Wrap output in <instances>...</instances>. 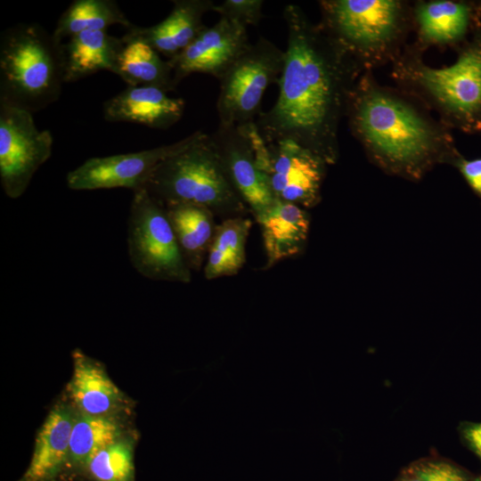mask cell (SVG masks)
I'll list each match as a JSON object with an SVG mask.
<instances>
[{
    "label": "cell",
    "instance_id": "4fadbf2b",
    "mask_svg": "<svg viewBox=\"0 0 481 481\" xmlns=\"http://www.w3.org/2000/svg\"><path fill=\"white\" fill-rule=\"evenodd\" d=\"M416 32L413 47L422 53L429 46H457L481 29V2L418 1L412 7Z\"/></svg>",
    "mask_w": 481,
    "mask_h": 481
},
{
    "label": "cell",
    "instance_id": "7c38bea8",
    "mask_svg": "<svg viewBox=\"0 0 481 481\" xmlns=\"http://www.w3.org/2000/svg\"><path fill=\"white\" fill-rule=\"evenodd\" d=\"M247 27L226 17H220L179 54L168 60L175 83L192 73H204L218 80L247 50Z\"/></svg>",
    "mask_w": 481,
    "mask_h": 481
},
{
    "label": "cell",
    "instance_id": "603a6c76",
    "mask_svg": "<svg viewBox=\"0 0 481 481\" xmlns=\"http://www.w3.org/2000/svg\"><path fill=\"white\" fill-rule=\"evenodd\" d=\"M251 221L244 216L224 219L216 225L204 265V276L214 280L239 273L246 261V242Z\"/></svg>",
    "mask_w": 481,
    "mask_h": 481
},
{
    "label": "cell",
    "instance_id": "4dcf8cb0",
    "mask_svg": "<svg viewBox=\"0 0 481 481\" xmlns=\"http://www.w3.org/2000/svg\"><path fill=\"white\" fill-rule=\"evenodd\" d=\"M396 481H423V480L410 467L400 474Z\"/></svg>",
    "mask_w": 481,
    "mask_h": 481
},
{
    "label": "cell",
    "instance_id": "2e32d148",
    "mask_svg": "<svg viewBox=\"0 0 481 481\" xmlns=\"http://www.w3.org/2000/svg\"><path fill=\"white\" fill-rule=\"evenodd\" d=\"M171 12L159 23L151 27L132 25L125 36L140 39L156 52L174 58L183 51L207 26L202 19L214 11L212 0H175Z\"/></svg>",
    "mask_w": 481,
    "mask_h": 481
},
{
    "label": "cell",
    "instance_id": "277c9868",
    "mask_svg": "<svg viewBox=\"0 0 481 481\" xmlns=\"http://www.w3.org/2000/svg\"><path fill=\"white\" fill-rule=\"evenodd\" d=\"M145 189L164 207L195 204L227 218L242 216L248 209L212 135L201 131L192 133L185 146L157 166Z\"/></svg>",
    "mask_w": 481,
    "mask_h": 481
},
{
    "label": "cell",
    "instance_id": "5b68a950",
    "mask_svg": "<svg viewBox=\"0 0 481 481\" xmlns=\"http://www.w3.org/2000/svg\"><path fill=\"white\" fill-rule=\"evenodd\" d=\"M321 25L363 71L392 63L412 27V7L399 0H322Z\"/></svg>",
    "mask_w": 481,
    "mask_h": 481
},
{
    "label": "cell",
    "instance_id": "e0dca14e",
    "mask_svg": "<svg viewBox=\"0 0 481 481\" xmlns=\"http://www.w3.org/2000/svg\"><path fill=\"white\" fill-rule=\"evenodd\" d=\"M266 254V268L299 254L310 227V216L297 204L275 199L273 205L256 217Z\"/></svg>",
    "mask_w": 481,
    "mask_h": 481
},
{
    "label": "cell",
    "instance_id": "52a82bcc",
    "mask_svg": "<svg viewBox=\"0 0 481 481\" xmlns=\"http://www.w3.org/2000/svg\"><path fill=\"white\" fill-rule=\"evenodd\" d=\"M133 192L127 221V249L132 265L151 280L189 283L191 269L165 207L145 188Z\"/></svg>",
    "mask_w": 481,
    "mask_h": 481
},
{
    "label": "cell",
    "instance_id": "484cf974",
    "mask_svg": "<svg viewBox=\"0 0 481 481\" xmlns=\"http://www.w3.org/2000/svg\"><path fill=\"white\" fill-rule=\"evenodd\" d=\"M85 469L95 481H135L132 440L122 437L102 448Z\"/></svg>",
    "mask_w": 481,
    "mask_h": 481
},
{
    "label": "cell",
    "instance_id": "83f0119b",
    "mask_svg": "<svg viewBox=\"0 0 481 481\" xmlns=\"http://www.w3.org/2000/svg\"><path fill=\"white\" fill-rule=\"evenodd\" d=\"M411 469L423 481H472L461 468L444 461L425 460L413 463Z\"/></svg>",
    "mask_w": 481,
    "mask_h": 481
},
{
    "label": "cell",
    "instance_id": "f546056e",
    "mask_svg": "<svg viewBox=\"0 0 481 481\" xmlns=\"http://www.w3.org/2000/svg\"><path fill=\"white\" fill-rule=\"evenodd\" d=\"M463 433L470 448L481 459V423L469 425Z\"/></svg>",
    "mask_w": 481,
    "mask_h": 481
},
{
    "label": "cell",
    "instance_id": "44dd1931",
    "mask_svg": "<svg viewBox=\"0 0 481 481\" xmlns=\"http://www.w3.org/2000/svg\"><path fill=\"white\" fill-rule=\"evenodd\" d=\"M165 209L187 265L191 271H200L215 234V215L203 206L190 203Z\"/></svg>",
    "mask_w": 481,
    "mask_h": 481
},
{
    "label": "cell",
    "instance_id": "d4e9b609",
    "mask_svg": "<svg viewBox=\"0 0 481 481\" xmlns=\"http://www.w3.org/2000/svg\"><path fill=\"white\" fill-rule=\"evenodd\" d=\"M120 438L121 426L112 417L80 412L74 417L68 463L86 468L94 454Z\"/></svg>",
    "mask_w": 481,
    "mask_h": 481
},
{
    "label": "cell",
    "instance_id": "ac0fdd59",
    "mask_svg": "<svg viewBox=\"0 0 481 481\" xmlns=\"http://www.w3.org/2000/svg\"><path fill=\"white\" fill-rule=\"evenodd\" d=\"M75 415L55 406L39 428L31 461L20 481H53L68 466L69 439Z\"/></svg>",
    "mask_w": 481,
    "mask_h": 481
},
{
    "label": "cell",
    "instance_id": "8992f818",
    "mask_svg": "<svg viewBox=\"0 0 481 481\" xmlns=\"http://www.w3.org/2000/svg\"><path fill=\"white\" fill-rule=\"evenodd\" d=\"M60 45L40 25L16 24L0 38V101L40 110L61 96Z\"/></svg>",
    "mask_w": 481,
    "mask_h": 481
},
{
    "label": "cell",
    "instance_id": "9a60e30c",
    "mask_svg": "<svg viewBox=\"0 0 481 481\" xmlns=\"http://www.w3.org/2000/svg\"><path fill=\"white\" fill-rule=\"evenodd\" d=\"M185 102L155 86H129L106 101L103 117L110 122H131L167 129L183 117Z\"/></svg>",
    "mask_w": 481,
    "mask_h": 481
},
{
    "label": "cell",
    "instance_id": "7a4b0ae2",
    "mask_svg": "<svg viewBox=\"0 0 481 481\" xmlns=\"http://www.w3.org/2000/svg\"><path fill=\"white\" fill-rule=\"evenodd\" d=\"M346 117L370 160L391 175L419 181L460 154L451 129L405 92L380 85L371 71L359 77Z\"/></svg>",
    "mask_w": 481,
    "mask_h": 481
},
{
    "label": "cell",
    "instance_id": "cb8c5ba5",
    "mask_svg": "<svg viewBox=\"0 0 481 481\" xmlns=\"http://www.w3.org/2000/svg\"><path fill=\"white\" fill-rule=\"evenodd\" d=\"M126 29L133 24L111 0H76L61 15L52 34L56 42L84 31L107 30L112 25Z\"/></svg>",
    "mask_w": 481,
    "mask_h": 481
},
{
    "label": "cell",
    "instance_id": "4316f807",
    "mask_svg": "<svg viewBox=\"0 0 481 481\" xmlns=\"http://www.w3.org/2000/svg\"><path fill=\"white\" fill-rule=\"evenodd\" d=\"M262 0H224L215 4L214 11L247 27L257 26L262 19Z\"/></svg>",
    "mask_w": 481,
    "mask_h": 481
},
{
    "label": "cell",
    "instance_id": "5bb4252c",
    "mask_svg": "<svg viewBox=\"0 0 481 481\" xmlns=\"http://www.w3.org/2000/svg\"><path fill=\"white\" fill-rule=\"evenodd\" d=\"M233 186L255 217L265 212L275 197L258 168L245 126H219L211 134Z\"/></svg>",
    "mask_w": 481,
    "mask_h": 481
},
{
    "label": "cell",
    "instance_id": "7402d4cb",
    "mask_svg": "<svg viewBox=\"0 0 481 481\" xmlns=\"http://www.w3.org/2000/svg\"><path fill=\"white\" fill-rule=\"evenodd\" d=\"M115 73L129 86H155L174 90L173 69L151 46L140 39L123 36Z\"/></svg>",
    "mask_w": 481,
    "mask_h": 481
},
{
    "label": "cell",
    "instance_id": "6da1fadb",
    "mask_svg": "<svg viewBox=\"0 0 481 481\" xmlns=\"http://www.w3.org/2000/svg\"><path fill=\"white\" fill-rule=\"evenodd\" d=\"M283 19L288 37L278 98L256 126L265 142L293 141L332 165L339 125L363 69L298 5H287Z\"/></svg>",
    "mask_w": 481,
    "mask_h": 481
},
{
    "label": "cell",
    "instance_id": "f1b7e54d",
    "mask_svg": "<svg viewBox=\"0 0 481 481\" xmlns=\"http://www.w3.org/2000/svg\"><path fill=\"white\" fill-rule=\"evenodd\" d=\"M451 166L461 173L470 189L481 199V157L468 159L460 153Z\"/></svg>",
    "mask_w": 481,
    "mask_h": 481
},
{
    "label": "cell",
    "instance_id": "9c48e42d",
    "mask_svg": "<svg viewBox=\"0 0 481 481\" xmlns=\"http://www.w3.org/2000/svg\"><path fill=\"white\" fill-rule=\"evenodd\" d=\"M243 126L251 140L257 165L275 199L304 208L319 204L328 164L293 141L265 142L255 122Z\"/></svg>",
    "mask_w": 481,
    "mask_h": 481
},
{
    "label": "cell",
    "instance_id": "ffe728a7",
    "mask_svg": "<svg viewBox=\"0 0 481 481\" xmlns=\"http://www.w3.org/2000/svg\"><path fill=\"white\" fill-rule=\"evenodd\" d=\"M121 38L107 30L84 31L60 45L63 82H75L100 70L115 73Z\"/></svg>",
    "mask_w": 481,
    "mask_h": 481
},
{
    "label": "cell",
    "instance_id": "1f68e13d",
    "mask_svg": "<svg viewBox=\"0 0 481 481\" xmlns=\"http://www.w3.org/2000/svg\"><path fill=\"white\" fill-rule=\"evenodd\" d=\"M472 481H481V475H479L477 477L474 478Z\"/></svg>",
    "mask_w": 481,
    "mask_h": 481
},
{
    "label": "cell",
    "instance_id": "30bf717a",
    "mask_svg": "<svg viewBox=\"0 0 481 481\" xmlns=\"http://www.w3.org/2000/svg\"><path fill=\"white\" fill-rule=\"evenodd\" d=\"M53 139L39 130L32 112L0 101V181L4 193L20 198L50 158Z\"/></svg>",
    "mask_w": 481,
    "mask_h": 481
},
{
    "label": "cell",
    "instance_id": "ba28073f",
    "mask_svg": "<svg viewBox=\"0 0 481 481\" xmlns=\"http://www.w3.org/2000/svg\"><path fill=\"white\" fill-rule=\"evenodd\" d=\"M284 56V51L263 37L249 45L219 79V126H243L255 122L265 91L280 77Z\"/></svg>",
    "mask_w": 481,
    "mask_h": 481
},
{
    "label": "cell",
    "instance_id": "8fae6325",
    "mask_svg": "<svg viewBox=\"0 0 481 481\" xmlns=\"http://www.w3.org/2000/svg\"><path fill=\"white\" fill-rule=\"evenodd\" d=\"M192 134L174 143L137 152L94 157L67 174L71 190L128 188L133 192L145 188L157 166L167 157L185 146Z\"/></svg>",
    "mask_w": 481,
    "mask_h": 481
},
{
    "label": "cell",
    "instance_id": "3957f363",
    "mask_svg": "<svg viewBox=\"0 0 481 481\" xmlns=\"http://www.w3.org/2000/svg\"><path fill=\"white\" fill-rule=\"evenodd\" d=\"M421 53L407 46L392 62L391 77L399 89L435 110L449 129L481 132V29L458 47L449 66L431 67Z\"/></svg>",
    "mask_w": 481,
    "mask_h": 481
},
{
    "label": "cell",
    "instance_id": "d6986e66",
    "mask_svg": "<svg viewBox=\"0 0 481 481\" xmlns=\"http://www.w3.org/2000/svg\"><path fill=\"white\" fill-rule=\"evenodd\" d=\"M73 373L68 392L82 413L110 416L124 404V395L103 366L79 349L72 353Z\"/></svg>",
    "mask_w": 481,
    "mask_h": 481
}]
</instances>
